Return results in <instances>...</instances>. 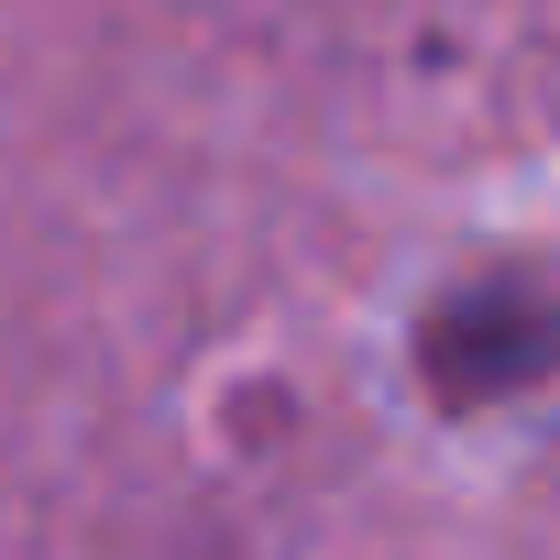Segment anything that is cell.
Instances as JSON below:
<instances>
[{"mask_svg": "<svg viewBox=\"0 0 560 560\" xmlns=\"http://www.w3.org/2000/svg\"><path fill=\"white\" fill-rule=\"evenodd\" d=\"M418 374L440 407H494L560 374V275L549 264H483L418 319Z\"/></svg>", "mask_w": 560, "mask_h": 560, "instance_id": "obj_1", "label": "cell"}]
</instances>
